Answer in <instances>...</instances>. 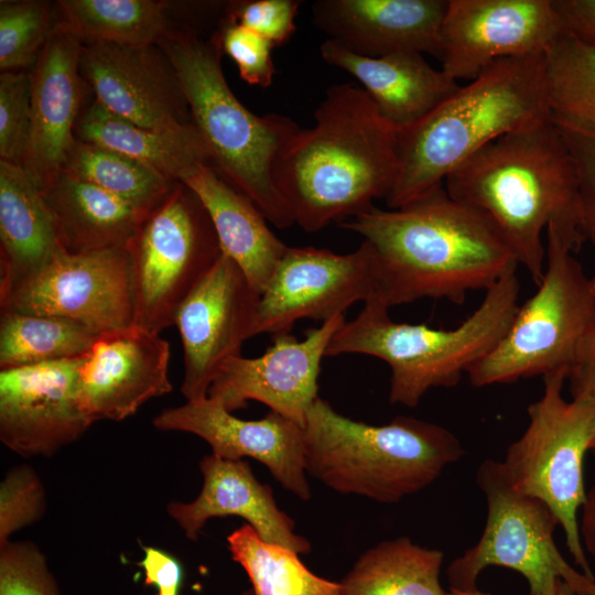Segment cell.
<instances>
[{"label":"cell","mask_w":595,"mask_h":595,"mask_svg":"<svg viewBox=\"0 0 595 595\" xmlns=\"http://www.w3.org/2000/svg\"><path fill=\"white\" fill-rule=\"evenodd\" d=\"M375 293L374 259L365 241L345 255L289 247L259 295L251 337L290 333L302 318L326 322Z\"/></svg>","instance_id":"13"},{"label":"cell","mask_w":595,"mask_h":595,"mask_svg":"<svg viewBox=\"0 0 595 595\" xmlns=\"http://www.w3.org/2000/svg\"><path fill=\"white\" fill-rule=\"evenodd\" d=\"M545 54L496 61L416 123L398 131V174L385 199L401 207L444 184L494 140L551 118Z\"/></svg>","instance_id":"4"},{"label":"cell","mask_w":595,"mask_h":595,"mask_svg":"<svg viewBox=\"0 0 595 595\" xmlns=\"http://www.w3.org/2000/svg\"><path fill=\"white\" fill-rule=\"evenodd\" d=\"M76 37L54 31L30 72L32 134L23 169L43 190L65 167L77 139L84 84Z\"/></svg>","instance_id":"21"},{"label":"cell","mask_w":595,"mask_h":595,"mask_svg":"<svg viewBox=\"0 0 595 595\" xmlns=\"http://www.w3.org/2000/svg\"><path fill=\"white\" fill-rule=\"evenodd\" d=\"M63 171L149 210L164 201L175 183L132 156L78 140Z\"/></svg>","instance_id":"33"},{"label":"cell","mask_w":595,"mask_h":595,"mask_svg":"<svg viewBox=\"0 0 595 595\" xmlns=\"http://www.w3.org/2000/svg\"><path fill=\"white\" fill-rule=\"evenodd\" d=\"M170 345L160 334L130 326L99 335L83 355L79 392L94 422L121 421L172 390Z\"/></svg>","instance_id":"20"},{"label":"cell","mask_w":595,"mask_h":595,"mask_svg":"<svg viewBox=\"0 0 595 595\" xmlns=\"http://www.w3.org/2000/svg\"><path fill=\"white\" fill-rule=\"evenodd\" d=\"M139 563L144 571L145 585L158 589L156 595H178L182 583V566L170 554L152 547H147Z\"/></svg>","instance_id":"43"},{"label":"cell","mask_w":595,"mask_h":595,"mask_svg":"<svg viewBox=\"0 0 595 595\" xmlns=\"http://www.w3.org/2000/svg\"><path fill=\"white\" fill-rule=\"evenodd\" d=\"M79 68L95 99L117 116L159 131L193 123L176 72L160 45L83 43Z\"/></svg>","instance_id":"18"},{"label":"cell","mask_w":595,"mask_h":595,"mask_svg":"<svg viewBox=\"0 0 595 595\" xmlns=\"http://www.w3.org/2000/svg\"><path fill=\"white\" fill-rule=\"evenodd\" d=\"M595 456V451H592ZM581 540L586 552L595 563V482L586 494L578 519Z\"/></svg>","instance_id":"45"},{"label":"cell","mask_w":595,"mask_h":595,"mask_svg":"<svg viewBox=\"0 0 595 595\" xmlns=\"http://www.w3.org/2000/svg\"><path fill=\"white\" fill-rule=\"evenodd\" d=\"M444 553L407 537L364 552L339 582L342 595H450L441 584Z\"/></svg>","instance_id":"30"},{"label":"cell","mask_w":595,"mask_h":595,"mask_svg":"<svg viewBox=\"0 0 595 595\" xmlns=\"http://www.w3.org/2000/svg\"><path fill=\"white\" fill-rule=\"evenodd\" d=\"M476 483L486 497L487 519L476 544L448 565L450 591H475L484 570L500 566L521 574L529 595H556L563 583L575 595H595V577L574 569L559 550V523L550 508L515 489L501 461L485 459Z\"/></svg>","instance_id":"10"},{"label":"cell","mask_w":595,"mask_h":595,"mask_svg":"<svg viewBox=\"0 0 595 595\" xmlns=\"http://www.w3.org/2000/svg\"><path fill=\"white\" fill-rule=\"evenodd\" d=\"M32 106L30 73L0 75V160L23 167L31 142Z\"/></svg>","instance_id":"36"},{"label":"cell","mask_w":595,"mask_h":595,"mask_svg":"<svg viewBox=\"0 0 595 595\" xmlns=\"http://www.w3.org/2000/svg\"><path fill=\"white\" fill-rule=\"evenodd\" d=\"M182 183L204 205L221 252L235 261L260 294L289 246L269 228L268 219L258 206L210 164L199 165Z\"/></svg>","instance_id":"25"},{"label":"cell","mask_w":595,"mask_h":595,"mask_svg":"<svg viewBox=\"0 0 595 595\" xmlns=\"http://www.w3.org/2000/svg\"><path fill=\"white\" fill-rule=\"evenodd\" d=\"M127 251L133 326L155 334L173 325L181 303L221 255L208 213L182 182L143 220Z\"/></svg>","instance_id":"11"},{"label":"cell","mask_w":595,"mask_h":595,"mask_svg":"<svg viewBox=\"0 0 595 595\" xmlns=\"http://www.w3.org/2000/svg\"><path fill=\"white\" fill-rule=\"evenodd\" d=\"M227 542L249 576L252 595H342L339 582L314 574L299 553L262 540L248 523L231 532Z\"/></svg>","instance_id":"31"},{"label":"cell","mask_w":595,"mask_h":595,"mask_svg":"<svg viewBox=\"0 0 595 595\" xmlns=\"http://www.w3.org/2000/svg\"><path fill=\"white\" fill-rule=\"evenodd\" d=\"M259 295L235 261L221 252L181 303L173 325L184 350L181 392L187 402L206 399L223 364L240 355L244 342L251 337Z\"/></svg>","instance_id":"15"},{"label":"cell","mask_w":595,"mask_h":595,"mask_svg":"<svg viewBox=\"0 0 595 595\" xmlns=\"http://www.w3.org/2000/svg\"><path fill=\"white\" fill-rule=\"evenodd\" d=\"M63 251L41 188L22 166L0 160V296Z\"/></svg>","instance_id":"27"},{"label":"cell","mask_w":595,"mask_h":595,"mask_svg":"<svg viewBox=\"0 0 595 595\" xmlns=\"http://www.w3.org/2000/svg\"><path fill=\"white\" fill-rule=\"evenodd\" d=\"M3 310L65 318L96 335L128 328L133 325L128 251H63L0 296Z\"/></svg>","instance_id":"12"},{"label":"cell","mask_w":595,"mask_h":595,"mask_svg":"<svg viewBox=\"0 0 595 595\" xmlns=\"http://www.w3.org/2000/svg\"><path fill=\"white\" fill-rule=\"evenodd\" d=\"M339 224L369 246L372 298L388 309L426 298L462 304L519 266L489 218L451 197L444 184L401 207L374 205Z\"/></svg>","instance_id":"1"},{"label":"cell","mask_w":595,"mask_h":595,"mask_svg":"<svg viewBox=\"0 0 595 595\" xmlns=\"http://www.w3.org/2000/svg\"><path fill=\"white\" fill-rule=\"evenodd\" d=\"M172 4L156 0H58L54 31L82 43L161 45L177 31Z\"/></svg>","instance_id":"29"},{"label":"cell","mask_w":595,"mask_h":595,"mask_svg":"<svg viewBox=\"0 0 595 595\" xmlns=\"http://www.w3.org/2000/svg\"><path fill=\"white\" fill-rule=\"evenodd\" d=\"M567 380L572 399L595 401V336Z\"/></svg>","instance_id":"44"},{"label":"cell","mask_w":595,"mask_h":595,"mask_svg":"<svg viewBox=\"0 0 595 595\" xmlns=\"http://www.w3.org/2000/svg\"><path fill=\"white\" fill-rule=\"evenodd\" d=\"M68 253L127 249L152 212L62 171L41 190Z\"/></svg>","instance_id":"26"},{"label":"cell","mask_w":595,"mask_h":595,"mask_svg":"<svg viewBox=\"0 0 595 595\" xmlns=\"http://www.w3.org/2000/svg\"><path fill=\"white\" fill-rule=\"evenodd\" d=\"M584 241L576 229L547 227L545 267L538 290L518 307L497 346L469 368L473 386L571 372L576 366L595 336V278L573 255Z\"/></svg>","instance_id":"8"},{"label":"cell","mask_w":595,"mask_h":595,"mask_svg":"<svg viewBox=\"0 0 595 595\" xmlns=\"http://www.w3.org/2000/svg\"><path fill=\"white\" fill-rule=\"evenodd\" d=\"M75 137L132 156L174 182H182L202 164H210L207 145L194 123L169 131L143 128L109 111L95 98L83 108Z\"/></svg>","instance_id":"28"},{"label":"cell","mask_w":595,"mask_h":595,"mask_svg":"<svg viewBox=\"0 0 595 595\" xmlns=\"http://www.w3.org/2000/svg\"><path fill=\"white\" fill-rule=\"evenodd\" d=\"M44 511V488L33 468H11L0 485V545L15 531L40 520Z\"/></svg>","instance_id":"38"},{"label":"cell","mask_w":595,"mask_h":595,"mask_svg":"<svg viewBox=\"0 0 595 595\" xmlns=\"http://www.w3.org/2000/svg\"><path fill=\"white\" fill-rule=\"evenodd\" d=\"M83 356L0 370V440L30 457L51 456L94 423L83 407Z\"/></svg>","instance_id":"16"},{"label":"cell","mask_w":595,"mask_h":595,"mask_svg":"<svg viewBox=\"0 0 595 595\" xmlns=\"http://www.w3.org/2000/svg\"><path fill=\"white\" fill-rule=\"evenodd\" d=\"M555 123L575 164L580 231L595 248V133L573 125Z\"/></svg>","instance_id":"40"},{"label":"cell","mask_w":595,"mask_h":595,"mask_svg":"<svg viewBox=\"0 0 595 595\" xmlns=\"http://www.w3.org/2000/svg\"><path fill=\"white\" fill-rule=\"evenodd\" d=\"M519 293L516 272L505 275L453 329L394 322L389 309L371 298L336 332L326 357L361 354L383 360L391 371L390 402L413 408L429 390L456 386L464 372L497 346L518 311Z\"/></svg>","instance_id":"7"},{"label":"cell","mask_w":595,"mask_h":595,"mask_svg":"<svg viewBox=\"0 0 595 595\" xmlns=\"http://www.w3.org/2000/svg\"><path fill=\"white\" fill-rule=\"evenodd\" d=\"M569 374L559 370L543 376V393L529 405V423L509 445L501 463L515 489L550 508L574 563L595 577L578 523L587 494L584 458L595 428V401L563 397Z\"/></svg>","instance_id":"9"},{"label":"cell","mask_w":595,"mask_h":595,"mask_svg":"<svg viewBox=\"0 0 595 595\" xmlns=\"http://www.w3.org/2000/svg\"><path fill=\"white\" fill-rule=\"evenodd\" d=\"M589 451H595V428H594V431H593V436H592V441H591V445H589Z\"/></svg>","instance_id":"47"},{"label":"cell","mask_w":595,"mask_h":595,"mask_svg":"<svg viewBox=\"0 0 595 595\" xmlns=\"http://www.w3.org/2000/svg\"><path fill=\"white\" fill-rule=\"evenodd\" d=\"M223 54L237 65L240 77L249 85L269 87L275 73L274 45L255 31L229 20L226 14L215 32Z\"/></svg>","instance_id":"39"},{"label":"cell","mask_w":595,"mask_h":595,"mask_svg":"<svg viewBox=\"0 0 595 595\" xmlns=\"http://www.w3.org/2000/svg\"><path fill=\"white\" fill-rule=\"evenodd\" d=\"M563 33L595 50V0H553Z\"/></svg>","instance_id":"42"},{"label":"cell","mask_w":595,"mask_h":595,"mask_svg":"<svg viewBox=\"0 0 595 595\" xmlns=\"http://www.w3.org/2000/svg\"><path fill=\"white\" fill-rule=\"evenodd\" d=\"M0 595H61L36 545L10 541L0 545Z\"/></svg>","instance_id":"37"},{"label":"cell","mask_w":595,"mask_h":595,"mask_svg":"<svg viewBox=\"0 0 595 595\" xmlns=\"http://www.w3.org/2000/svg\"><path fill=\"white\" fill-rule=\"evenodd\" d=\"M448 592H450V595H490V594L480 592L478 588L470 592H458V591H448ZM556 595H575V594L566 584L563 583L560 586Z\"/></svg>","instance_id":"46"},{"label":"cell","mask_w":595,"mask_h":595,"mask_svg":"<svg viewBox=\"0 0 595 595\" xmlns=\"http://www.w3.org/2000/svg\"><path fill=\"white\" fill-rule=\"evenodd\" d=\"M98 336L65 318L3 310L0 370L83 356Z\"/></svg>","instance_id":"32"},{"label":"cell","mask_w":595,"mask_h":595,"mask_svg":"<svg viewBox=\"0 0 595 595\" xmlns=\"http://www.w3.org/2000/svg\"><path fill=\"white\" fill-rule=\"evenodd\" d=\"M448 0H317L313 23L351 53L416 52L439 57Z\"/></svg>","instance_id":"22"},{"label":"cell","mask_w":595,"mask_h":595,"mask_svg":"<svg viewBox=\"0 0 595 595\" xmlns=\"http://www.w3.org/2000/svg\"><path fill=\"white\" fill-rule=\"evenodd\" d=\"M153 425L195 434L210 445L212 454L225 459H257L286 490L302 500L311 497L303 428L273 411L259 420H242L206 398L162 410Z\"/></svg>","instance_id":"19"},{"label":"cell","mask_w":595,"mask_h":595,"mask_svg":"<svg viewBox=\"0 0 595 595\" xmlns=\"http://www.w3.org/2000/svg\"><path fill=\"white\" fill-rule=\"evenodd\" d=\"M306 473L340 494L396 504L465 454L447 429L412 416L383 425L346 418L317 398L303 425Z\"/></svg>","instance_id":"5"},{"label":"cell","mask_w":595,"mask_h":595,"mask_svg":"<svg viewBox=\"0 0 595 595\" xmlns=\"http://www.w3.org/2000/svg\"><path fill=\"white\" fill-rule=\"evenodd\" d=\"M563 33L553 0H448L441 69L473 80L496 61L544 55Z\"/></svg>","instance_id":"14"},{"label":"cell","mask_w":595,"mask_h":595,"mask_svg":"<svg viewBox=\"0 0 595 595\" xmlns=\"http://www.w3.org/2000/svg\"><path fill=\"white\" fill-rule=\"evenodd\" d=\"M345 314L310 328L303 339L291 333L274 335L271 346L259 357L241 355L226 360L207 398L229 412L259 401L303 428L306 413L317 396L321 364L331 339L345 323Z\"/></svg>","instance_id":"17"},{"label":"cell","mask_w":595,"mask_h":595,"mask_svg":"<svg viewBox=\"0 0 595 595\" xmlns=\"http://www.w3.org/2000/svg\"><path fill=\"white\" fill-rule=\"evenodd\" d=\"M172 63L185 95L192 122L205 141L210 165L247 195L278 228L294 224L274 178V164L301 129L291 118L257 116L230 89L221 69L217 35L202 39L184 28L160 45Z\"/></svg>","instance_id":"6"},{"label":"cell","mask_w":595,"mask_h":595,"mask_svg":"<svg viewBox=\"0 0 595 595\" xmlns=\"http://www.w3.org/2000/svg\"><path fill=\"white\" fill-rule=\"evenodd\" d=\"M56 25V2L0 1V69L33 67Z\"/></svg>","instance_id":"35"},{"label":"cell","mask_w":595,"mask_h":595,"mask_svg":"<svg viewBox=\"0 0 595 595\" xmlns=\"http://www.w3.org/2000/svg\"><path fill=\"white\" fill-rule=\"evenodd\" d=\"M199 469L204 484L197 498L167 505L169 515L187 539L196 540L214 517L238 516L269 543L299 554L311 551V543L294 532L293 520L277 506L272 488L256 478L248 462L210 454L202 458Z\"/></svg>","instance_id":"23"},{"label":"cell","mask_w":595,"mask_h":595,"mask_svg":"<svg viewBox=\"0 0 595 595\" xmlns=\"http://www.w3.org/2000/svg\"><path fill=\"white\" fill-rule=\"evenodd\" d=\"M444 187L489 218L537 285L545 267L543 230H580L575 164L552 117L488 143Z\"/></svg>","instance_id":"3"},{"label":"cell","mask_w":595,"mask_h":595,"mask_svg":"<svg viewBox=\"0 0 595 595\" xmlns=\"http://www.w3.org/2000/svg\"><path fill=\"white\" fill-rule=\"evenodd\" d=\"M320 52L327 64L354 76L380 113L399 130L423 119L461 86L416 52L367 57L329 39Z\"/></svg>","instance_id":"24"},{"label":"cell","mask_w":595,"mask_h":595,"mask_svg":"<svg viewBox=\"0 0 595 595\" xmlns=\"http://www.w3.org/2000/svg\"><path fill=\"white\" fill-rule=\"evenodd\" d=\"M300 6L301 1L296 0L234 1L227 4L226 17L278 46L289 41L295 32Z\"/></svg>","instance_id":"41"},{"label":"cell","mask_w":595,"mask_h":595,"mask_svg":"<svg viewBox=\"0 0 595 595\" xmlns=\"http://www.w3.org/2000/svg\"><path fill=\"white\" fill-rule=\"evenodd\" d=\"M544 58L553 120L595 133V50L562 33Z\"/></svg>","instance_id":"34"},{"label":"cell","mask_w":595,"mask_h":595,"mask_svg":"<svg viewBox=\"0 0 595 595\" xmlns=\"http://www.w3.org/2000/svg\"><path fill=\"white\" fill-rule=\"evenodd\" d=\"M280 153L275 185L307 232L342 223L386 199L398 174V131L357 85L331 86Z\"/></svg>","instance_id":"2"}]
</instances>
